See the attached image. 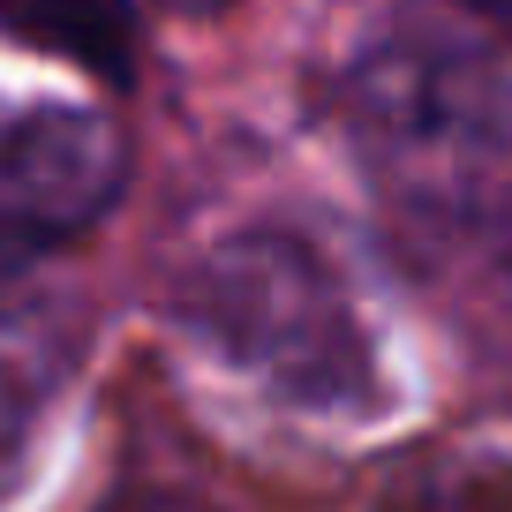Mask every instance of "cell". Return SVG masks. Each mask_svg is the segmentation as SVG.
Instances as JSON below:
<instances>
[{
    "mask_svg": "<svg viewBox=\"0 0 512 512\" xmlns=\"http://www.w3.org/2000/svg\"><path fill=\"white\" fill-rule=\"evenodd\" d=\"M196 309L219 332L234 362H249L264 384H279L287 400L339 407L362 392V324H354L339 279L324 272V256L294 234H249L211 264L196 287Z\"/></svg>",
    "mask_w": 512,
    "mask_h": 512,
    "instance_id": "obj_1",
    "label": "cell"
},
{
    "mask_svg": "<svg viewBox=\"0 0 512 512\" xmlns=\"http://www.w3.org/2000/svg\"><path fill=\"white\" fill-rule=\"evenodd\" d=\"M121 128L106 113L38 106L0 121V279L31 272L121 196Z\"/></svg>",
    "mask_w": 512,
    "mask_h": 512,
    "instance_id": "obj_2",
    "label": "cell"
},
{
    "mask_svg": "<svg viewBox=\"0 0 512 512\" xmlns=\"http://www.w3.org/2000/svg\"><path fill=\"white\" fill-rule=\"evenodd\" d=\"M0 23L23 31L31 46H53L83 68H128V8L121 0H0Z\"/></svg>",
    "mask_w": 512,
    "mask_h": 512,
    "instance_id": "obj_3",
    "label": "cell"
},
{
    "mask_svg": "<svg viewBox=\"0 0 512 512\" xmlns=\"http://www.w3.org/2000/svg\"><path fill=\"white\" fill-rule=\"evenodd\" d=\"M400 512H512V475L467 467V475H445V482H430V490L400 497Z\"/></svg>",
    "mask_w": 512,
    "mask_h": 512,
    "instance_id": "obj_4",
    "label": "cell"
},
{
    "mask_svg": "<svg viewBox=\"0 0 512 512\" xmlns=\"http://www.w3.org/2000/svg\"><path fill=\"white\" fill-rule=\"evenodd\" d=\"M38 339L23 332V324H0V437L23 422V407H31V392H38V377H46V362H38Z\"/></svg>",
    "mask_w": 512,
    "mask_h": 512,
    "instance_id": "obj_5",
    "label": "cell"
},
{
    "mask_svg": "<svg viewBox=\"0 0 512 512\" xmlns=\"http://www.w3.org/2000/svg\"><path fill=\"white\" fill-rule=\"evenodd\" d=\"M460 8H475L482 23H497V31H512V0H460Z\"/></svg>",
    "mask_w": 512,
    "mask_h": 512,
    "instance_id": "obj_6",
    "label": "cell"
},
{
    "mask_svg": "<svg viewBox=\"0 0 512 512\" xmlns=\"http://www.w3.org/2000/svg\"><path fill=\"white\" fill-rule=\"evenodd\" d=\"M174 16H211V8H226V0H166Z\"/></svg>",
    "mask_w": 512,
    "mask_h": 512,
    "instance_id": "obj_7",
    "label": "cell"
}]
</instances>
